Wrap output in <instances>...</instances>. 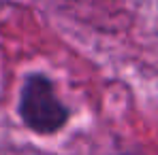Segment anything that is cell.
Instances as JSON below:
<instances>
[{"instance_id": "1", "label": "cell", "mask_w": 158, "mask_h": 155, "mask_svg": "<svg viewBox=\"0 0 158 155\" xmlns=\"http://www.w3.org/2000/svg\"><path fill=\"white\" fill-rule=\"evenodd\" d=\"M19 115L30 130L53 134L69 121V108L60 102L52 81L43 75H30L22 87Z\"/></svg>"}]
</instances>
